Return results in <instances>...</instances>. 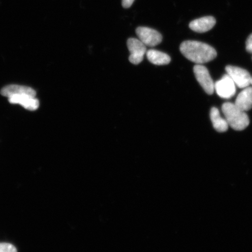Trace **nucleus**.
<instances>
[{"label":"nucleus","mask_w":252,"mask_h":252,"mask_svg":"<svg viewBox=\"0 0 252 252\" xmlns=\"http://www.w3.org/2000/svg\"><path fill=\"white\" fill-rule=\"evenodd\" d=\"M28 94L32 95H36V91L32 88L26 87L18 86V85H9L2 88L1 91V94L2 96L9 97L13 94Z\"/></svg>","instance_id":"11"},{"label":"nucleus","mask_w":252,"mask_h":252,"mask_svg":"<svg viewBox=\"0 0 252 252\" xmlns=\"http://www.w3.org/2000/svg\"><path fill=\"white\" fill-rule=\"evenodd\" d=\"M246 49L248 52L252 54V33L249 36L246 42Z\"/></svg>","instance_id":"15"},{"label":"nucleus","mask_w":252,"mask_h":252,"mask_svg":"<svg viewBox=\"0 0 252 252\" xmlns=\"http://www.w3.org/2000/svg\"><path fill=\"white\" fill-rule=\"evenodd\" d=\"M8 101L11 104H18L25 109L34 111L38 109L39 102L35 96L28 94H13L8 97Z\"/></svg>","instance_id":"8"},{"label":"nucleus","mask_w":252,"mask_h":252,"mask_svg":"<svg viewBox=\"0 0 252 252\" xmlns=\"http://www.w3.org/2000/svg\"><path fill=\"white\" fill-rule=\"evenodd\" d=\"M127 44L130 53L129 61L132 64H139L143 61L145 54H146V46L139 39L135 38L128 39Z\"/></svg>","instance_id":"4"},{"label":"nucleus","mask_w":252,"mask_h":252,"mask_svg":"<svg viewBox=\"0 0 252 252\" xmlns=\"http://www.w3.org/2000/svg\"><path fill=\"white\" fill-rule=\"evenodd\" d=\"M182 54L189 61L202 64L216 58V50L208 44L194 40H187L180 46Z\"/></svg>","instance_id":"1"},{"label":"nucleus","mask_w":252,"mask_h":252,"mask_svg":"<svg viewBox=\"0 0 252 252\" xmlns=\"http://www.w3.org/2000/svg\"><path fill=\"white\" fill-rule=\"evenodd\" d=\"M245 112L252 108V87H248L238 94L234 103Z\"/></svg>","instance_id":"10"},{"label":"nucleus","mask_w":252,"mask_h":252,"mask_svg":"<svg viewBox=\"0 0 252 252\" xmlns=\"http://www.w3.org/2000/svg\"><path fill=\"white\" fill-rule=\"evenodd\" d=\"M214 90L222 98L229 99L235 95V84L231 78L228 74H226L214 84Z\"/></svg>","instance_id":"7"},{"label":"nucleus","mask_w":252,"mask_h":252,"mask_svg":"<svg viewBox=\"0 0 252 252\" xmlns=\"http://www.w3.org/2000/svg\"><path fill=\"white\" fill-rule=\"evenodd\" d=\"M0 252H17V250L13 245L0 243Z\"/></svg>","instance_id":"14"},{"label":"nucleus","mask_w":252,"mask_h":252,"mask_svg":"<svg viewBox=\"0 0 252 252\" xmlns=\"http://www.w3.org/2000/svg\"><path fill=\"white\" fill-rule=\"evenodd\" d=\"M222 111L228 125L235 130H243L250 125V119L247 113L239 108L235 103H223Z\"/></svg>","instance_id":"2"},{"label":"nucleus","mask_w":252,"mask_h":252,"mask_svg":"<svg viewBox=\"0 0 252 252\" xmlns=\"http://www.w3.org/2000/svg\"><path fill=\"white\" fill-rule=\"evenodd\" d=\"M134 0H122V5L125 8L130 7Z\"/></svg>","instance_id":"16"},{"label":"nucleus","mask_w":252,"mask_h":252,"mask_svg":"<svg viewBox=\"0 0 252 252\" xmlns=\"http://www.w3.org/2000/svg\"><path fill=\"white\" fill-rule=\"evenodd\" d=\"M146 55L148 60L154 65H167L169 64L171 61V58L168 55L157 50H148Z\"/></svg>","instance_id":"12"},{"label":"nucleus","mask_w":252,"mask_h":252,"mask_svg":"<svg viewBox=\"0 0 252 252\" xmlns=\"http://www.w3.org/2000/svg\"><path fill=\"white\" fill-rule=\"evenodd\" d=\"M196 80L207 94H212L214 92V83L210 76L209 70L201 64H197L193 68Z\"/></svg>","instance_id":"6"},{"label":"nucleus","mask_w":252,"mask_h":252,"mask_svg":"<svg viewBox=\"0 0 252 252\" xmlns=\"http://www.w3.org/2000/svg\"><path fill=\"white\" fill-rule=\"evenodd\" d=\"M227 74L234 81L235 85L240 88H245L251 84L252 77L248 71L245 69L228 65L225 67Z\"/></svg>","instance_id":"3"},{"label":"nucleus","mask_w":252,"mask_h":252,"mask_svg":"<svg viewBox=\"0 0 252 252\" xmlns=\"http://www.w3.org/2000/svg\"><path fill=\"white\" fill-rule=\"evenodd\" d=\"M210 118L212 120L213 127L217 131L223 133L228 130V124L225 119L220 115L219 110L215 107L211 109Z\"/></svg>","instance_id":"13"},{"label":"nucleus","mask_w":252,"mask_h":252,"mask_svg":"<svg viewBox=\"0 0 252 252\" xmlns=\"http://www.w3.org/2000/svg\"><path fill=\"white\" fill-rule=\"evenodd\" d=\"M136 33L139 40L146 46H156L159 45L162 40L161 34L159 32L150 28L138 27Z\"/></svg>","instance_id":"5"},{"label":"nucleus","mask_w":252,"mask_h":252,"mask_svg":"<svg viewBox=\"0 0 252 252\" xmlns=\"http://www.w3.org/2000/svg\"><path fill=\"white\" fill-rule=\"evenodd\" d=\"M216 20L212 16H206L192 21L189 24V28L198 33H204L209 31L215 26Z\"/></svg>","instance_id":"9"},{"label":"nucleus","mask_w":252,"mask_h":252,"mask_svg":"<svg viewBox=\"0 0 252 252\" xmlns=\"http://www.w3.org/2000/svg\"><path fill=\"white\" fill-rule=\"evenodd\" d=\"M251 84H252V79H251Z\"/></svg>","instance_id":"17"}]
</instances>
